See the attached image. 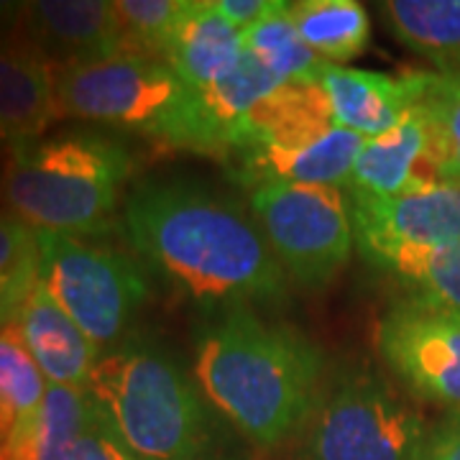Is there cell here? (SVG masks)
<instances>
[{"label": "cell", "instance_id": "cell-1", "mask_svg": "<svg viewBox=\"0 0 460 460\" xmlns=\"http://www.w3.org/2000/svg\"><path fill=\"white\" fill-rule=\"evenodd\" d=\"M123 228L141 261L198 305L233 310L287 295V274L253 215L198 184L136 187Z\"/></svg>", "mask_w": 460, "mask_h": 460}, {"label": "cell", "instance_id": "cell-2", "mask_svg": "<svg viewBox=\"0 0 460 460\" xmlns=\"http://www.w3.org/2000/svg\"><path fill=\"white\" fill-rule=\"evenodd\" d=\"M323 368L313 341L248 307L210 323L195 350L199 392L261 450L287 443L310 422L323 396Z\"/></svg>", "mask_w": 460, "mask_h": 460}, {"label": "cell", "instance_id": "cell-3", "mask_svg": "<svg viewBox=\"0 0 460 460\" xmlns=\"http://www.w3.org/2000/svg\"><path fill=\"white\" fill-rule=\"evenodd\" d=\"M133 169V154L115 136L59 133L11 146L0 199L29 228L93 238L113 228Z\"/></svg>", "mask_w": 460, "mask_h": 460}, {"label": "cell", "instance_id": "cell-4", "mask_svg": "<svg viewBox=\"0 0 460 460\" xmlns=\"http://www.w3.org/2000/svg\"><path fill=\"white\" fill-rule=\"evenodd\" d=\"M87 394L138 460H208L210 414L180 366L146 345L100 356Z\"/></svg>", "mask_w": 460, "mask_h": 460}, {"label": "cell", "instance_id": "cell-5", "mask_svg": "<svg viewBox=\"0 0 460 460\" xmlns=\"http://www.w3.org/2000/svg\"><path fill=\"white\" fill-rule=\"evenodd\" d=\"M54 87L59 118L128 128L172 148L190 102V87L172 66L133 51L59 69Z\"/></svg>", "mask_w": 460, "mask_h": 460}, {"label": "cell", "instance_id": "cell-6", "mask_svg": "<svg viewBox=\"0 0 460 460\" xmlns=\"http://www.w3.org/2000/svg\"><path fill=\"white\" fill-rule=\"evenodd\" d=\"M39 284L100 350L115 345L148 299L144 261L90 238L36 230Z\"/></svg>", "mask_w": 460, "mask_h": 460}, {"label": "cell", "instance_id": "cell-7", "mask_svg": "<svg viewBox=\"0 0 460 460\" xmlns=\"http://www.w3.org/2000/svg\"><path fill=\"white\" fill-rule=\"evenodd\" d=\"M305 460H422V414L374 374L343 378L305 425Z\"/></svg>", "mask_w": 460, "mask_h": 460}, {"label": "cell", "instance_id": "cell-8", "mask_svg": "<svg viewBox=\"0 0 460 460\" xmlns=\"http://www.w3.org/2000/svg\"><path fill=\"white\" fill-rule=\"evenodd\" d=\"M251 213L284 274L305 289L328 287L356 246L343 187L261 184L251 190Z\"/></svg>", "mask_w": 460, "mask_h": 460}, {"label": "cell", "instance_id": "cell-9", "mask_svg": "<svg viewBox=\"0 0 460 460\" xmlns=\"http://www.w3.org/2000/svg\"><path fill=\"white\" fill-rule=\"evenodd\" d=\"M376 345L384 363L411 394L460 410V314L410 295L378 320Z\"/></svg>", "mask_w": 460, "mask_h": 460}, {"label": "cell", "instance_id": "cell-10", "mask_svg": "<svg viewBox=\"0 0 460 460\" xmlns=\"http://www.w3.org/2000/svg\"><path fill=\"white\" fill-rule=\"evenodd\" d=\"M363 136L335 123L305 131L281 133L233 146L223 156L233 177L251 190L261 184H328L348 187Z\"/></svg>", "mask_w": 460, "mask_h": 460}, {"label": "cell", "instance_id": "cell-11", "mask_svg": "<svg viewBox=\"0 0 460 460\" xmlns=\"http://www.w3.org/2000/svg\"><path fill=\"white\" fill-rule=\"evenodd\" d=\"M345 195L358 251L460 243V184L435 181L394 198Z\"/></svg>", "mask_w": 460, "mask_h": 460}, {"label": "cell", "instance_id": "cell-12", "mask_svg": "<svg viewBox=\"0 0 460 460\" xmlns=\"http://www.w3.org/2000/svg\"><path fill=\"white\" fill-rule=\"evenodd\" d=\"M13 39L59 72L93 65L123 51L113 3L105 0H36L18 11Z\"/></svg>", "mask_w": 460, "mask_h": 460}, {"label": "cell", "instance_id": "cell-13", "mask_svg": "<svg viewBox=\"0 0 460 460\" xmlns=\"http://www.w3.org/2000/svg\"><path fill=\"white\" fill-rule=\"evenodd\" d=\"M281 84V80L246 51L243 62L226 80L202 90H190V102L174 148L223 159V154L238 138L251 111Z\"/></svg>", "mask_w": 460, "mask_h": 460}, {"label": "cell", "instance_id": "cell-14", "mask_svg": "<svg viewBox=\"0 0 460 460\" xmlns=\"http://www.w3.org/2000/svg\"><path fill=\"white\" fill-rule=\"evenodd\" d=\"M435 181L443 180L432 159L429 126L411 98L410 111L392 131L363 141L345 192L363 198H394Z\"/></svg>", "mask_w": 460, "mask_h": 460}, {"label": "cell", "instance_id": "cell-15", "mask_svg": "<svg viewBox=\"0 0 460 460\" xmlns=\"http://www.w3.org/2000/svg\"><path fill=\"white\" fill-rule=\"evenodd\" d=\"M13 323L51 386H90V376L102 353L41 284H36Z\"/></svg>", "mask_w": 460, "mask_h": 460}, {"label": "cell", "instance_id": "cell-16", "mask_svg": "<svg viewBox=\"0 0 460 460\" xmlns=\"http://www.w3.org/2000/svg\"><path fill=\"white\" fill-rule=\"evenodd\" d=\"M59 120L54 69L16 39L0 41V138L21 146Z\"/></svg>", "mask_w": 460, "mask_h": 460}, {"label": "cell", "instance_id": "cell-17", "mask_svg": "<svg viewBox=\"0 0 460 460\" xmlns=\"http://www.w3.org/2000/svg\"><path fill=\"white\" fill-rule=\"evenodd\" d=\"M335 126L363 138L392 131L411 105V83L407 75L389 77L368 69L325 65L317 75Z\"/></svg>", "mask_w": 460, "mask_h": 460}, {"label": "cell", "instance_id": "cell-18", "mask_svg": "<svg viewBox=\"0 0 460 460\" xmlns=\"http://www.w3.org/2000/svg\"><path fill=\"white\" fill-rule=\"evenodd\" d=\"M246 57L243 33L215 11L213 0H187L166 49V65L190 90L226 80Z\"/></svg>", "mask_w": 460, "mask_h": 460}, {"label": "cell", "instance_id": "cell-19", "mask_svg": "<svg viewBox=\"0 0 460 460\" xmlns=\"http://www.w3.org/2000/svg\"><path fill=\"white\" fill-rule=\"evenodd\" d=\"M93 399L87 389L51 386L31 417L18 422L0 460H66L90 422Z\"/></svg>", "mask_w": 460, "mask_h": 460}, {"label": "cell", "instance_id": "cell-20", "mask_svg": "<svg viewBox=\"0 0 460 460\" xmlns=\"http://www.w3.org/2000/svg\"><path fill=\"white\" fill-rule=\"evenodd\" d=\"M378 8L407 49L425 57L438 75L460 77V0H386Z\"/></svg>", "mask_w": 460, "mask_h": 460}, {"label": "cell", "instance_id": "cell-21", "mask_svg": "<svg viewBox=\"0 0 460 460\" xmlns=\"http://www.w3.org/2000/svg\"><path fill=\"white\" fill-rule=\"evenodd\" d=\"M371 266L410 287L411 295L432 299L460 314V243L453 246L363 248Z\"/></svg>", "mask_w": 460, "mask_h": 460}, {"label": "cell", "instance_id": "cell-22", "mask_svg": "<svg viewBox=\"0 0 460 460\" xmlns=\"http://www.w3.org/2000/svg\"><path fill=\"white\" fill-rule=\"evenodd\" d=\"M289 13L302 41L330 65L361 57L371 36L368 13L356 0H299Z\"/></svg>", "mask_w": 460, "mask_h": 460}, {"label": "cell", "instance_id": "cell-23", "mask_svg": "<svg viewBox=\"0 0 460 460\" xmlns=\"http://www.w3.org/2000/svg\"><path fill=\"white\" fill-rule=\"evenodd\" d=\"M407 77L429 126L440 180L460 184V77L438 72H407Z\"/></svg>", "mask_w": 460, "mask_h": 460}, {"label": "cell", "instance_id": "cell-24", "mask_svg": "<svg viewBox=\"0 0 460 460\" xmlns=\"http://www.w3.org/2000/svg\"><path fill=\"white\" fill-rule=\"evenodd\" d=\"M289 11L292 3H281L279 11L243 33L248 54L284 84L314 80L320 69L328 65L302 41Z\"/></svg>", "mask_w": 460, "mask_h": 460}, {"label": "cell", "instance_id": "cell-25", "mask_svg": "<svg viewBox=\"0 0 460 460\" xmlns=\"http://www.w3.org/2000/svg\"><path fill=\"white\" fill-rule=\"evenodd\" d=\"M36 284V230L13 215H0V328L16 320Z\"/></svg>", "mask_w": 460, "mask_h": 460}, {"label": "cell", "instance_id": "cell-26", "mask_svg": "<svg viewBox=\"0 0 460 460\" xmlns=\"http://www.w3.org/2000/svg\"><path fill=\"white\" fill-rule=\"evenodd\" d=\"M123 51L166 59L172 36L180 26L187 0H118L113 3Z\"/></svg>", "mask_w": 460, "mask_h": 460}, {"label": "cell", "instance_id": "cell-27", "mask_svg": "<svg viewBox=\"0 0 460 460\" xmlns=\"http://www.w3.org/2000/svg\"><path fill=\"white\" fill-rule=\"evenodd\" d=\"M49 389L41 368L36 366L29 348L23 343L16 323L0 328V402L16 411L23 422L39 410Z\"/></svg>", "mask_w": 460, "mask_h": 460}, {"label": "cell", "instance_id": "cell-28", "mask_svg": "<svg viewBox=\"0 0 460 460\" xmlns=\"http://www.w3.org/2000/svg\"><path fill=\"white\" fill-rule=\"evenodd\" d=\"M66 460H138L126 445L120 443V438L115 435L111 425L105 422V417L100 414L95 402H93V414L90 422L83 429V435L77 438L75 447L69 450Z\"/></svg>", "mask_w": 460, "mask_h": 460}, {"label": "cell", "instance_id": "cell-29", "mask_svg": "<svg viewBox=\"0 0 460 460\" xmlns=\"http://www.w3.org/2000/svg\"><path fill=\"white\" fill-rule=\"evenodd\" d=\"M284 0H213L215 11L230 21L241 33L259 26L261 21L279 11Z\"/></svg>", "mask_w": 460, "mask_h": 460}, {"label": "cell", "instance_id": "cell-30", "mask_svg": "<svg viewBox=\"0 0 460 460\" xmlns=\"http://www.w3.org/2000/svg\"><path fill=\"white\" fill-rule=\"evenodd\" d=\"M422 460H460V410L450 411L429 432Z\"/></svg>", "mask_w": 460, "mask_h": 460}, {"label": "cell", "instance_id": "cell-31", "mask_svg": "<svg viewBox=\"0 0 460 460\" xmlns=\"http://www.w3.org/2000/svg\"><path fill=\"white\" fill-rule=\"evenodd\" d=\"M18 422H21V420L16 417V411L11 410L8 404H3V402H0V458H3L5 447H8L11 438H13Z\"/></svg>", "mask_w": 460, "mask_h": 460}]
</instances>
